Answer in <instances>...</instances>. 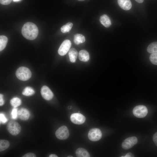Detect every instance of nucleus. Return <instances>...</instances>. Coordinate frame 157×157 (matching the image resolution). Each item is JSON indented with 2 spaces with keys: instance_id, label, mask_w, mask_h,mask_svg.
Wrapping results in <instances>:
<instances>
[{
  "instance_id": "nucleus-1",
  "label": "nucleus",
  "mask_w": 157,
  "mask_h": 157,
  "mask_svg": "<svg viewBox=\"0 0 157 157\" xmlns=\"http://www.w3.org/2000/svg\"><path fill=\"white\" fill-rule=\"evenodd\" d=\"M22 33L23 36L27 39L33 40L37 37L38 30L34 24L30 22H27L23 26Z\"/></svg>"
},
{
  "instance_id": "nucleus-2",
  "label": "nucleus",
  "mask_w": 157,
  "mask_h": 157,
  "mask_svg": "<svg viewBox=\"0 0 157 157\" xmlns=\"http://www.w3.org/2000/svg\"><path fill=\"white\" fill-rule=\"evenodd\" d=\"M16 75L19 80L26 81L30 78L31 76V73L30 69L24 67H19L16 72Z\"/></svg>"
},
{
  "instance_id": "nucleus-3",
  "label": "nucleus",
  "mask_w": 157,
  "mask_h": 157,
  "mask_svg": "<svg viewBox=\"0 0 157 157\" xmlns=\"http://www.w3.org/2000/svg\"><path fill=\"white\" fill-rule=\"evenodd\" d=\"M21 126L17 122L11 120L8 123L7 129L9 133L13 135L19 134L21 131Z\"/></svg>"
},
{
  "instance_id": "nucleus-4",
  "label": "nucleus",
  "mask_w": 157,
  "mask_h": 157,
  "mask_svg": "<svg viewBox=\"0 0 157 157\" xmlns=\"http://www.w3.org/2000/svg\"><path fill=\"white\" fill-rule=\"evenodd\" d=\"M133 113L136 117L141 118L144 117L148 113V110L146 106L139 105L135 106L133 109Z\"/></svg>"
},
{
  "instance_id": "nucleus-5",
  "label": "nucleus",
  "mask_w": 157,
  "mask_h": 157,
  "mask_svg": "<svg viewBox=\"0 0 157 157\" xmlns=\"http://www.w3.org/2000/svg\"><path fill=\"white\" fill-rule=\"evenodd\" d=\"M55 135L59 139L65 140L68 138L69 135L68 129L65 126H61L56 131Z\"/></svg>"
},
{
  "instance_id": "nucleus-6",
  "label": "nucleus",
  "mask_w": 157,
  "mask_h": 157,
  "mask_svg": "<svg viewBox=\"0 0 157 157\" xmlns=\"http://www.w3.org/2000/svg\"><path fill=\"white\" fill-rule=\"evenodd\" d=\"M88 136L90 140L92 141H96L101 139L102 136V133L99 129L93 128L89 131Z\"/></svg>"
},
{
  "instance_id": "nucleus-7",
  "label": "nucleus",
  "mask_w": 157,
  "mask_h": 157,
  "mask_svg": "<svg viewBox=\"0 0 157 157\" xmlns=\"http://www.w3.org/2000/svg\"><path fill=\"white\" fill-rule=\"evenodd\" d=\"M71 44V42L69 40H66L64 41L58 49V54L61 56L65 55L69 50Z\"/></svg>"
},
{
  "instance_id": "nucleus-8",
  "label": "nucleus",
  "mask_w": 157,
  "mask_h": 157,
  "mask_svg": "<svg viewBox=\"0 0 157 157\" xmlns=\"http://www.w3.org/2000/svg\"><path fill=\"white\" fill-rule=\"evenodd\" d=\"M138 142L137 138L135 136L129 137L125 139L122 142V146L124 149H127L132 147Z\"/></svg>"
},
{
  "instance_id": "nucleus-9",
  "label": "nucleus",
  "mask_w": 157,
  "mask_h": 157,
  "mask_svg": "<svg viewBox=\"0 0 157 157\" xmlns=\"http://www.w3.org/2000/svg\"><path fill=\"white\" fill-rule=\"evenodd\" d=\"M70 119L72 122L74 124H81L85 122V117L80 113H76L71 115Z\"/></svg>"
},
{
  "instance_id": "nucleus-10",
  "label": "nucleus",
  "mask_w": 157,
  "mask_h": 157,
  "mask_svg": "<svg viewBox=\"0 0 157 157\" xmlns=\"http://www.w3.org/2000/svg\"><path fill=\"white\" fill-rule=\"evenodd\" d=\"M41 93L42 97L47 100L51 99L53 96L52 92L48 87L46 85H44L42 87Z\"/></svg>"
},
{
  "instance_id": "nucleus-11",
  "label": "nucleus",
  "mask_w": 157,
  "mask_h": 157,
  "mask_svg": "<svg viewBox=\"0 0 157 157\" xmlns=\"http://www.w3.org/2000/svg\"><path fill=\"white\" fill-rule=\"evenodd\" d=\"M29 112L25 108H21L17 111V117L22 120H27L29 118Z\"/></svg>"
},
{
  "instance_id": "nucleus-12",
  "label": "nucleus",
  "mask_w": 157,
  "mask_h": 157,
  "mask_svg": "<svg viewBox=\"0 0 157 157\" xmlns=\"http://www.w3.org/2000/svg\"><path fill=\"white\" fill-rule=\"evenodd\" d=\"M117 2L119 6L124 10H129L132 7L130 0H117Z\"/></svg>"
},
{
  "instance_id": "nucleus-13",
  "label": "nucleus",
  "mask_w": 157,
  "mask_h": 157,
  "mask_svg": "<svg viewBox=\"0 0 157 157\" xmlns=\"http://www.w3.org/2000/svg\"><path fill=\"white\" fill-rule=\"evenodd\" d=\"M99 20L101 23L105 27L108 28L111 25V21L108 17L106 15H101Z\"/></svg>"
},
{
  "instance_id": "nucleus-14",
  "label": "nucleus",
  "mask_w": 157,
  "mask_h": 157,
  "mask_svg": "<svg viewBox=\"0 0 157 157\" xmlns=\"http://www.w3.org/2000/svg\"><path fill=\"white\" fill-rule=\"evenodd\" d=\"M78 57L81 61L84 62H87L89 59V53L85 50H81L79 52Z\"/></svg>"
},
{
  "instance_id": "nucleus-15",
  "label": "nucleus",
  "mask_w": 157,
  "mask_h": 157,
  "mask_svg": "<svg viewBox=\"0 0 157 157\" xmlns=\"http://www.w3.org/2000/svg\"><path fill=\"white\" fill-rule=\"evenodd\" d=\"M76 156L78 157H90V155L88 152L85 149L80 148L76 151Z\"/></svg>"
},
{
  "instance_id": "nucleus-16",
  "label": "nucleus",
  "mask_w": 157,
  "mask_h": 157,
  "mask_svg": "<svg viewBox=\"0 0 157 157\" xmlns=\"http://www.w3.org/2000/svg\"><path fill=\"white\" fill-rule=\"evenodd\" d=\"M68 54L71 62H75L78 55V52L76 49L73 48L70 49L69 50Z\"/></svg>"
},
{
  "instance_id": "nucleus-17",
  "label": "nucleus",
  "mask_w": 157,
  "mask_h": 157,
  "mask_svg": "<svg viewBox=\"0 0 157 157\" xmlns=\"http://www.w3.org/2000/svg\"><path fill=\"white\" fill-rule=\"evenodd\" d=\"M85 41V37L82 35L77 33L74 36V42L77 45L84 42Z\"/></svg>"
},
{
  "instance_id": "nucleus-18",
  "label": "nucleus",
  "mask_w": 157,
  "mask_h": 157,
  "mask_svg": "<svg viewBox=\"0 0 157 157\" xmlns=\"http://www.w3.org/2000/svg\"><path fill=\"white\" fill-rule=\"evenodd\" d=\"M147 51L151 54L157 52V42L150 44L147 48Z\"/></svg>"
},
{
  "instance_id": "nucleus-19",
  "label": "nucleus",
  "mask_w": 157,
  "mask_h": 157,
  "mask_svg": "<svg viewBox=\"0 0 157 157\" xmlns=\"http://www.w3.org/2000/svg\"><path fill=\"white\" fill-rule=\"evenodd\" d=\"M8 41L7 37L4 35L0 36V51H1L5 48Z\"/></svg>"
},
{
  "instance_id": "nucleus-20",
  "label": "nucleus",
  "mask_w": 157,
  "mask_h": 157,
  "mask_svg": "<svg viewBox=\"0 0 157 157\" xmlns=\"http://www.w3.org/2000/svg\"><path fill=\"white\" fill-rule=\"evenodd\" d=\"M10 146L9 142L6 140H0V151H2L8 148Z\"/></svg>"
},
{
  "instance_id": "nucleus-21",
  "label": "nucleus",
  "mask_w": 157,
  "mask_h": 157,
  "mask_svg": "<svg viewBox=\"0 0 157 157\" xmlns=\"http://www.w3.org/2000/svg\"><path fill=\"white\" fill-rule=\"evenodd\" d=\"M35 93L34 90L30 87H26L22 91V94L26 96H31L33 95Z\"/></svg>"
},
{
  "instance_id": "nucleus-22",
  "label": "nucleus",
  "mask_w": 157,
  "mask_h": 157,
  "mask_svg": "<svg viewBox=\"0 0 157 157\" xmlns=\"http://www.w3.org/2000/svg\"><path fill=\"white\" fill-rule=\"evenodd\" d=\"M73 25V24L71 22L67 23L61 27V32L63 33H65L69 32L71 29Z\"/></svg>"
},
{
  "instance_id": "nucleus-23",
  "label": "nucleus",
  "mask_w": 157,
  "mask_h": 157,
  "mask_svg": "<svg viewBox=\"0 0 157 157\" xmlns=\"http://www.w3.org/2000/svg\"><path fill=\"white\" fill-rule=\"evenodd\" d=\"M10 104L14 108H16L21 104V101L18 97H14L10 100Z\"/></svg>"
},
{
  "instance_id": "nucleus-24",
  "label": "nucleus",
  "mask_w": 157,
  "mask_h": 157,
  "mask_svg": "<svg viewBox=\"0 0 157 157\" xmlns=\"http://www.w3.org/2000/svg\"><path fill=\"white\" fill-rule=\"evenodd\" d=\"M149 60L152 64L157 65V52L151 54L149 56Z\"/></svg>"
},
{
  "instance_id": "nucleus-25",
  "label": "nucleus",
  "mask_w": 157,
  "mask_h": 157,
  "mask_svg": "<svg viewBox=\"0 0 157 157\" xmlns=\"http://www.w3.org/2000/svg\"><path fill=\"white\" fill-rule=\"evenodd\" d=\"M12 118L13 119H16L17 117V108H13L11 112Z\"/></svg>"
},
{
  "instance_id": "nucleus-26",
  "label": "nucleus",
  "mask_w": 157,
  "mask_h": 157,
  "mask_svg": "<svg viewBox=\"0 0 157 157\" xmlns=\"http://www.w3.org/2000/svg\"><path fill=\"white\" fill-rule=\"evenodd\" d=\"M8 119L5 117L4 114L2 113L0 114V123L5 124L7 122Z\"/></svg>"
},
{
  "instance_id": "nucleus-27",
  "label": "nucleus",
  "mask_w": 157,
  "mask_h": 157,
  "mask_svg": "<svg viewBox=\"0 0 157 157\" xmlns=\"http://www.w3.org/2000/svg\"><path fill=\"white\" fill-rule=\"evenodd\" d=\"M12 0H0L1 4L3 5H7L10 4Z\"/></svg>"
},
{
  "instance_id": "nucleus-28",
  "label": "nucleus",
  "mask_w": 157,
  "mask_h": 157,
  "mask_svg": "<svg viewBox=\"0 0 157 157\" xmlns=\"http://www.w3.org/2000/svg\"><path fill=\"white\" fill-rule=\"evenodd\" d=\"M35 154L32 153H29L24 155L23 157H36Z\"/></svg>"
},
{
  "instance_id": "nucleus-29",
  "label": "nucleus",
  "mask_w": 157,
  "mask_h": 157,
  "mask_svg": "<svg viewBox=\"0 0 157 157\" xmlns=\"http://www.w3.org/2000/svg\"><path fill=\"white\" fill-rule=\"evenodd\" d=\"M153 139L156 146H157V132L154 135Z\"/></svg>"
},
{
  "instance_id": "nucleus-30",
  "label": "nucleus",
  "mask_w": 157,
  "mask_h": 157,
  "mask_svg": "<svg viewBox=\"0 0 157 157\" xmlns=\"http://www.w3.org/2000/svg\"><path fill=\"white\" fill-rule=\"evenodd\" d=\"M4 104V101L3 99V95L2 94H0V106H2Z\"/></svg>"
},
{
  "instance_id": "nucleus-31",
  "label": "nucleus",
  "mask_w": 157,
  "mask_h": 157,
  "mask_svg": "<svg viewBox=\"0 0 157 157\" xmlns=\"http://www.w3.org/2000/svg\"><path fill=\"white\" fill-rule=\"evenodd\" d=\"M134 155L131 153H127L125 156L123 157H134Z\"/></svg>"
},
{
  "instance_id": "nucleus-32",
  "label": "nucleus",
  "mask_w": 157,
  "mask_h": 157,
  "mask_svg": "<svg viewBox=\"0 0 157 157\" xmlns=\"http://www.w3.org/2000/svg\"><path fill=\"white\" fill-rule=\"evenodd\" d=\"M136 2L139 3H142L144 0H135Z\"/></svg>"
},
{
  "instance_id": "nucleus-33",
  "label": "nucleus",
  "mask_w": 157,
  "mask_h": 157,
  "mask_svg": "<svg viewBox=\"0 0 157 157\" xmlns=\"http://www.w3.org/2000/svg\"><path fill=\"white\" fill-rule=\"evenodd\" d=\"M49 157H57L58 156L55 154H50L49 156Z\"/></svg>"
},
{
  "instance_id": "nucleus-34",
  "label": "nucleus",
  "mask_w": 157,
  "mask_h": 157,
  "mask_svg": "<svg viewBox=\"0 0 157 157\" xmlns=\"http://www.w3.org/2000/svg\"><path fill=\"white\" fill-rule=\"evenodd\" d=\"M21 0H13L14 2H17L20 1Z\"/></svg>"
},
{
  "instance_id": "nucleus-35",
  "label": "nucleus",
  "mask_w": 157,
  "mask_h": 157,
  "mask_svg": "<svg viewBox=\"0 0 157 157\" xmlns=\"http://www.w3.org/2000/svg\"><path fill=\"white\" fill-rule=\"evenodd\" d=\"M78 0L79 1H83L85 0Z\"/></svg>"
},
{
  "instance_id": "nucleus-36",
  "label": "nucleus",
  "mask_w": 157,
  "mask_h": 157,
  "mask_svg": "<svg viewBox=\"0 0 157 157\" xmlns=\"http://www.w3.org/2000/svg\"><path fill=\"white\" fill-rule=\"evenodd\" d=\"M68 157H72V156H67Z\"/></svg>"
}]
</instances>
